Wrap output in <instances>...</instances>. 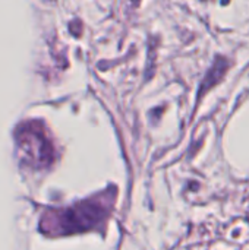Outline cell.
<instances>
[{
  "instance_id": "1",
  "label": "cell",
  "mask_w": 249,
  "mask_h": 250,
  "mask_svg": "<svg viewBox=\"0 0 249 250\" xmlns=\"http://www.w3.org/2000/svg\"><path fill=\"white\" fill-rule=\"evenodd\" d=\"M113 202H114V190L106 192L91 201L78 205L69 212H65L62 217L65 220V224H62V227L65 229L63 233L88 230L103 224V221L106 220V217L109 215L113 207Z\"/></svg>"
},
{
  "instance_id": "2",
  "label": "cell",
  "mask_w": 249,
  "mask_h": 250,
  "mask_svg": "<svg viewBox=\"0 0 249 250\" xmlns=\"http://www.w3.org/2000/svg\"><path fill=\"white\" fill-rule=\"evenodd\" d=\"M134 1H135V3H138V0H134Z\"/></svg>"
}]
</instances>
